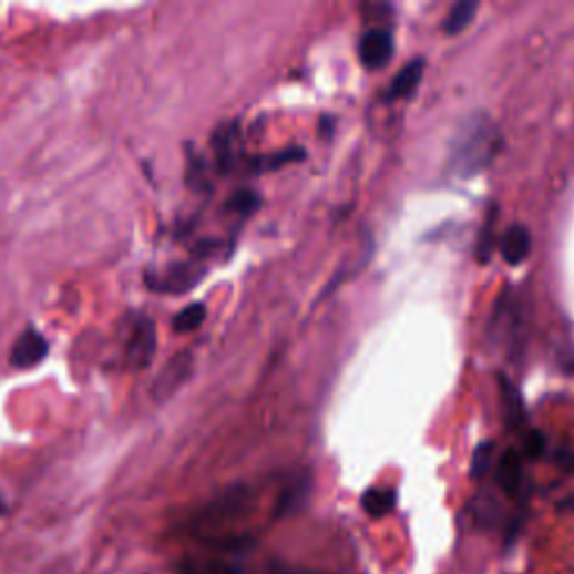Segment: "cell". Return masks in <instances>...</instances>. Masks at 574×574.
Masks as SVG:
<instances>
[{"label": "cell", "mask_w": 574, "mask_h": 574, "mask_svg": "<svg viewBox=\"0 0 574 574\" xmlns=\"http://www.w3.org/2000/svg\"><path fill=\"white\" fill-rule=\"evenodd\" d=\"M203 274L205 269L182 263V265H173V269L146 276V283L151 285V290H157V293H184L186 287L191 290V285L198 283Z\"/></svg>", "instance_id": "5b68a950"}, {"label": "cell", "mask_w": 574, "mask_h": 574, "mask_svg": "<svg viewBox=\"0 0 574 574\" xmlns=\"http://www.w3.org/2000/svg\"><path fill=\"white\" fill-rule=\"evenodd\" d=\"M48 350H50L48 339L37 328L30 326L17 337L10 350V363L14 368H34L48 357Z\"/></svg>", "instance_id": "277c9868"}, {"label": "cell", "mask_w": 574, "mask_h": 574, "mask_svg": "<svg viewBox=\"0 0 574 574\" xmlns=\"http://www.w3.org/2000/svg\"><path fill=\"white\" fill-rule=\"evenodd\" d=\"M398 505V494L396 490H387V488H370L363 496H361V508L368 516L372 519H381L393 512V508Z\"/></svg>", "instance_id": "9c48e42d"}, {"label": "cell", "mask_w": 574, "mask_h": 574, "mask_svg": "<svg viewBox=\"0 0 574 574\" xmlns=\"http://www.w3.org/2000/svg\"><path fill=\"white\" fill-rule=\"evenodd\" d=\"M532 252V234L525 225H510L501 238V254L505 263L521 265L527 260Z\"/></svg>", "instance_id": "8992f818"}, {"label": "cell", "mask_w": 574, "mask_h": 574, "mask_svg": "<svg viewBox=\"0 0 574 574\" xmlns=\"http://www.w3.org/2000/svg\"><path fill=\"white\" fill-rule=\"evenodd\" d=\"M207 317V308L203 304H191L186 308H182L175 317H173V330L180 332V335H186V332H194L203 326Z\"/></svg>", "instance_id": "8fae6325"}, {"label": "cell", "mask_w": 574, "mask_h": 574, "mask_svg": "<svg viewBox=\"0 0 574 574\" xmlns=\"http://www.w3.org/2000/svg\"><path fill=\"white\" fill-rule=\"evenodd\" d=\"M501 148L503 135L499 126L483 113L471 115L453 137L449 171L458 177H471L488 168Z\"/></svg>", "instance_id": "6da1fadb"}, {"label": "cell", "mask_w": 574, "mask_h": 574, "mask_svg": "<svg viewBox=\"0 0 574 574\" xmlns=\"http://www.w3.org/2000/svg\"><path fill=\"white\" fill-rule=\"evenodd\" d=\"M184 574H240L236 565L221 563V561H209V563H194L184 570Z\"/></svg>", "instance_id": "5bb4252c"}, {"label": "cell", "mask_w": 574, "mask_h": 574, "mask_svg": "<svg viewBox=\"0 0 574 574\" xmlns=\"http://www.w3.org/2000/svg\"><path fill=\"white\" fill-rule=\"evenodd\" d=\"M3 512H6V505H3V503H0V516H3Z\"/></svg>", "instance_id": "ac0fdd59"}, {"label": "cell", "mask_w": 574, "mask_h": 574, "mask_svg": "<svg viewBox=\"0 0 574 574\" xmlns=\"http://www.w3.org/2000/svg\"><path fill=\"white\" fill-rule=\"evenodd\" d=\"M545 449V438L539 433V431H530L525 435V442H523V451L530 455V458H539Z\"/></svg>", "instance_id": "2e32d148"}, {"label": "cell", "mask_w": 574, "mask_h": 574, "mask_svg": "<svg viewBox=\"0 0 574 574\" xmlns=\"http://www.w3.org/2000/svg\"><path fill=\"white\" fill-rule=\"evenodd\" d=\"M501 389H503V400H505V409H508V420L510 424H521L523 422V402L521 396L516 393L514 385L505 377H501Z\"/></svg>", "instance_id": "7c38bea8"}, {"label": "cell", "mask_w": 574, "mask_h": 574, "mask_svg": "<svg viewBox=\"0 0 574 574\" xmlns=\"http://www.w3.org/2000/svg\"><path fill=\"white\" fill-rule=\"evenodd\" d=\"M227 207L236 209L238 214L245 216V214H249V212H254L258 207V196L254 194V191H238V194L232 196Z\"/></svg>", "instance_id": "9a60e30c"}, {"label": "cell", "mask_w": 574, "mask_h": 574, "mask_svg": "<svg viewBox=\"0 0 574 574\" xmlns=\"http://www.w3.org/2000/svg\"><path fill=\"white\" fill-rule=\"evenodd\" d=\"M424 68H427V61H424L422 57L409 61V63L398 72V76L391 81L389 92H387V100H404V98H411V94L418 90L422 76H424Z\"/></svg>", "instance_id": "52a82bcc"}, {"label": "cell", "mask_w": 574, "mask_h": 574, "mask_svg": "<svg viewBox=\"0 0 574 574\" xmlns=\"http://www.w3.org/2000/svg\"><path fill=\"white\" fill-rule=\"evenodd\" d=\"M359 61L368 70L387 68L396 54V39L387 28H372L359 39Z\"/></svg>", "instance_id": "3957f363"}, {"label": "cell", "mask_w": 574, "mask_h": 574, "mask_svg": "<svg viewBox=\"0 0 574 574\" xmlns=\"http://www.w3.org/2000/svg\"><path fill=\"white\" fill-rule=\"evenodd\" d=\"M492 455H494V442L478 444L471 458V478H481L488 473V469L492 467Z\"/></svg>", "instance_id": "4fadbf2b"}, {"label": "cell", "mask_w": 574, "mask_h": 574, "mask_svg": "<svg viewBox=\"0 0 574 574\" xmlns=\"http://www.w3.org/2000/svg\"><path fill=\"white\" fill-rule=\"evenodd\" d=\"M475 12H478V3H473V0H460V3H455L447 14V21L442 25L444 34L458 37L460 32H464L471 25Z\"/></svg>", "instance_id": "30bf717a"}, {"label": "cell", "mask_w": 574, "mask_h": 574, "mask_svg": "<svg viewBox=\"0 0 574 574\" xmlns=\"http://www.w3.org/2000/svg\"><path fill=\"white\" fill-rule=\"evenodd\" d=\"M521 481H523V462H521V453L516 449H508L496 467V483L499 488L508 494L514 496L521 490Z\"/></svg>", "instance_id": "ba28073f"}, {"label": "cell", "mask_w": 574, "mask_h": 574, "mask_svg": "<svg viewBox=\"0 0 574 574\" xmlns=\"http://www.w3.org/2000/svg\"><path fill=\"white\" fill-rule=\"evenodd\" d=\"M269 574H326V572L304 570V567H287V565H274V567L269 570Z\"/></svg>", "instance_id": "e0dca14e"}, {"label": "cell", "mask_w": 574, "mask_h": 574, "mask_svg": "<svg viewBox=\"0 0 574 574\" xmlns=\"http://www.w3.org/2000/svg\"><path fill=\"white\" fill-rule=\"evenodd\" d=\"M157 350L155 321L146 315H133L124 335V361L133 370H144Z\"/></svg>", "instance_id": "7a4b0ae2"}]
</instances>
